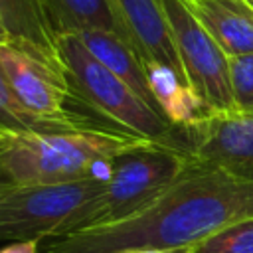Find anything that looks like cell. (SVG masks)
Wrapping results in <instances>:
<instances>
[{
  "label": "cell",
  "instance_id": "obj_11",
  "mask_svg": "<svg viewBox=\"0 0 253 253\" xmlns=\"http://www.w3.org/2000/svg\"><path fill=\"white\" fill-rule=\"evenodd\" d=\"M77 38L107 69H111L119 79H123L130 89H134L152 109L164 115L150 87L146 67L136 49L126 40L113 32H83L77 34Z\"/></svg>",
  "mask_w": 253,
  "mask_h": 253
},
{
  "label": "cell",
  "instance_id": "obj_4",
  "mask_svg": "<svg viewBox=\"0 0 253 253\" xmlns=\"http://www.w3.org/2000/svg\"><path fill=\"white\" fill-rule=\"evenodd\" d=\"M105 190V176L65 184L4 186L0 190V239L43 241L75 233L89 202Z\"/></svg>",
  "mask_w": 253,
  "mask_h": 253
},
{
  "label": "cell",
  "instance_id": "obj_8",
  "mask_svg": "<svg viewBox=\"0 0 253 253\" xmlns=\"http://www.w3.org/2000/svg\"><path fill=\"white\" fill-rule=\"evenodd\" d=\"M109 2L126 36V42L136 49L144 67L164 65L186 81L162 2L160 0H109Z\"/></svg>",
  "mask_w": 253,
  "mask_h": 253
},
{
  "label": "cell",
  "instance_id": "obj_10",
  "mask_svg": "<svg viewBox=\"0 0 253 253\" xmlns=\"http://www.w3.org/2000/svg\"><path fill=\"white\" fill-rule=\"evenodd\" d=\"M0 16L10 32V43L65 71L59 38L49 24L43 0H0Z\"/></svg>",
  "mask_w": 253,
  "mask_h": 253
},
{
  "label": "cell",
  "instance_id": "obj_18",
  "mask_svg": "<svg viewBox=\"0 0 253 253\" xmlns=\"http://www.w3.org/2000/svg\"><path fill=\"white\" fill-rule=\"evenodd\" d=\"M130 253H192V247H184V249H172V251H130Z\"/></svg>",
  "mask_w": 253,
  "mask_h": 253
},
{
  "label": "cell",
  "instance_id": "obj_7",
  "mask_svg": "<svg viewBox=\"0 0 253 253\" xmlns=\"http://www.w3.org/2000/svg\"><path fill=\"white\" fill-rule=\"evenodd\" d=\"M182 128L192 160L253 178V113H208Z\"/></svg>",
  "mask_w": 253,
  "mask_h": 253
},
{
  "label": "cell",
  "instance_id": "obj_16",
  "mask_svg": "<svg viewBox=\"0 0 253 253\" xmlns=\"http://www.w3.org/2000/svg\"><path fill=\"white\" fill-rule=\"evenodd\" d=\"M40 243L42 241H12L2 247L0 253H40Z\"/></svg>",
  "mask_w": 253,
  "mask_h": 253
},
{
  "label": "cell",
  "instance_id": "obj_1",
  "mask_svg": "<svg viewBox=\"0 0 253 253\" xmlns=\"http://www.w3.org/2000/svg\"><path fill=\"white\" fill-rule=\"evenodd\" d=\"M146 138L109 126L49 132L0 130V180L6 186L65 184L109 172L121 152Z\"/></svg>",
  "mask_w": 253,
  "mask_h": 253
},
{
  "label": "cell",
  "instance_id": "obj_12",
  "mask_svg": "<svg viewBox=\"0 0 253 253\" xmlns=\"http://www.w3.org/2000/svg\"><path fill=\"white\" fill-rule=\"evenodd\" d=\"M57 38L83 32H113L126 40L109 0H43Z\"/></svg>",
  "mask_w": 253,
  "mask_h": 253
},
{
  "label": "cell",
  "instance_id": "obj_14",
  "mask_svg": "<svg viewBox=\"0 0 253 253\" xmlns=\"http://www.w3.org/2000/svg\"><path fill=\"white\" fill-rule=\"evenodd\" d=\"M192 253H253V217L215 231L194 245Z\"/></svg>",
  "mask_w": 253,
  "mask_h": 253
},
{
  "label": "cell",
  "instance_id": "obj_20",
  "mask_svg": "<svg viewBox=\"0 0 253 253\" xmlns=\"http://www.w3.org/2000/svg\"><path fill=\"white\" fill-rule=\"evenodd\" d=\"M247 2H249V4H251V8H253V0H247Z\"/></svg>",
  "mask_w": 253,
  "mask_h": 253
},
{
  "label": "cell",
  "instance_id": "obj_9",
  "mask_svg": "<svg viewBox=\"0 0 253 253\" xmlns=\"http://www.w3.org/2000/svg\"><path fill=\"white\" fill-rule=\"evenodd\" d=\"M186 4L227 57L253 53V8L247 0H188Z\"/></svg>",
  "mask_w": 253,
  "mask_h": 253
},
{
  "label": "cell",
  "instance_id": "obj_15",
  "mask_svg": "<svg viewBox=\"0 0 253 253\" xmlns=\"http://www.w3.org/2000/svg\"><path fill=\"white\" fill-rule=\"evenodd\" d=\"M231 93L237 113H253V53L229 57Z\"/></svg>",
  "mask_w": 253,
  "mask_h": 253
},
{
  "label": "cell",
  "instance_id": "obj_21",
  "mask_svg": "<svg viewBox=\"0 0 253 253\" xmlns=\"http://www.w3.org/2000/svg\"><path fill=\"white\" fill-rule=\"evenodd\" d=\"M186 2H188V0H186Z\"/></svg>",
  "mask_w": 253,
  "mask_h": 253
},
{
  "label": "cell",
  "instance_id": "obj_13",
  "mask_svg": "<svg viewBox=\"0 0 253 253\" xmlns=\"http://www.w3.org/2000/svg\"><path fill=\"white\" fill-rule=\"evenodd\" d=\"M0 130L14 132H49V130H65L55 128L53 125L32 115L14 95L10 81L0 63Z\"/></svg>",
  "mask_w": 253,
  "mask_h": 253
},
{
  "label": "cell",
  "instance_id": "obj_2",
  "mask_svg": "<svg viewBox=\"0 0 253 253\" xmlns=\"http://www.w3.org/2000/svg\"><path fill=\"white\" fill-rule=\"evenodd\" d=\"M59 55L71 93L119 130L188 152L182 126L152 109L134 89L107 69L77 36L59 38Z\"/></svg>",
  "mask_w": 253,
  "mask_h": 253
},
{
  "label": "cell",
  "instance_id": "obj_5",
  "mask_svg": "<svg viewBox=\"0 0 253 253\" xmlns=\"http://www.w3.org/2000/svg\"><path fill=\"white\" fill-rule=\"evenodd\" d=\"M190 89L210 113H235L229 57L184 0H160Z\"/></svg>",
  "mask_w": 253,
  "mask_h": 253
},
{
  "label": "cell",
  "instance_id": "obj_17",
  "mask_svg": "<svg viewBox=\"0 0 253 253\" xmlns=\"http://www.w3.org/2000/svg\"><path fill=\"white\" fill-rule=\"evenodd\" d=\"M2 43H10V32H8V28H6V24L0 16V45Z\"/></svg>",
  "mask_w": 253,
  "mask_h": 253
},
{
  "label": "cell",
  "instance_id": "obj_6",
  "mask_svg": "<svg viewBox=\"0 0 253 253\" xmlns=\"http://www.w3.org/2000/svg\"><path fill=\"white\" fill-rule=\"evenodd\" d=\"M0 63L18 101L38 119L55 128L101 126L67 107V101L75 97L63 69L14 43L0 45Z\"/></svg>",
  "mask_w": 253,
  "mask_h": 253
},
{
  "label": "cell",
  "instance_id": "obj_19",
  "mask_svg": "<svg viewBox=\"0 0 253 253\" xmlns=\"http://www.w3.org/2000/svg\"><path fill=\"white\" fill-rule=\"evenodd\" d=\"M4 186H6V184H2V180H0V190H2V188H4Z\"/></svg>",
  "mask_w": 253,
  "mask_h": 253
},
{
  "label": "cell",
  "instance_id": "obj_3",
  "mask_svg": "<svg viewBox=\"0 0 253 253\" xmlns=\"http://www.w3.org/2000/svg\"><path fill=\"white\" fill-rule=\"evenodd\" d=\"M188 166V152L152 140L121 152L105 174V190L81 213L77 231L117 223L136 213L162 196Z\"/></svg>",
  "mask_w": 253,
  "mask_h": 253
}]
</instances>
